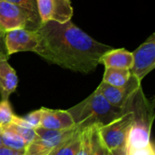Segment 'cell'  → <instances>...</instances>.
I'll use <instances>...</instances> for the list:
<instances>
[{"instance_id": "1", "label": "cell", "mask_w": 155, "mask_h": 155, "mask_svg": "<svg viewBox=\"0 0 155 155\" xmlns=\"http://www.w3.org/2000/svg\"><path fill=\"white\" fill-rule=\"evenodd\" d=\"M37 31L40 43L35 54L50 64L77 73H93L101 56L113 49L94 40L71 20L64 24L47 21Z\"/></svg>"}, {"instance_id": "2", "label": "cell", "mask_w": 155, "mask_h": 155, "mask_svg": "<svg viewBox=\"0 0 155 155\" xmlns=\"http://www.w3.org/2000/svg\"><path fill=\"white\" fill-rule=\"evenodd\" d=\"M75 125L81 130L106 125L126 112V108H120L111 104L97 90L81 103L68 109Z\"/></svg>"}, {"instance_id": "3", "label": "cell", "mask_w": 155, "mask_h": 155, "mask_svg": "<svg viewBox=\"0 0 155 155\" xmlns=\"http://www.w3.org/2000/svg\"><path fill=\"white\" fill-rule=\"evenodd\" d=\"M134 114V120L126 141V148H141L151 143L153 119V106L140 86L125 104Z\"/></svg>"}, {"instance_id": "4", "label": "cell", "mask_w": 155, "mask_h": 155, "mask_svg": "<svg viewBox=\"0 0 155 155\" xmlns=\"http://www.w3.org/2000/svg\"><path fill=\"white\" fill-rule=\"evenodd\" d=\"M78 127L65 130H48L38 127L35 129V138L26 146L25 155H49L58 145L71 137Z\"/></svg>"}, {"instance_id": "5", "label": "cell", "mask_w": 155, "mask_h": 155, "mask_svg": "<svg viewBox=\"0 0 155 155\" xmlns=\"http://www.w3.org/2000/svg\"><path fill=\"white\" fill-rule=\"evenodd\" d=\"M126 112L110 124L98 129L99 135L109 151L126 145L129 131L133 124L134 114L125 105Z\"/></svg>"}, {"instance_id": "6", "label": "cell", "mask_w": 155, "mask_h": 155, "mask_svg": "<svg viewBox=\"0 0 155 155\" xmlns=\"http://www.w3.org/2000/svg\"><path fill=\"white\" fill-rule=\"evenodd\" d=\"M20 28L38 29L31 17L22 8L9 2L0 0V29L7 32Z\"/></svg>"}, {"instance_id": "7", "label": "cell", "mask_w": 155, "mask_h": 155, "mask_svg": "<svg viewBox=\"0 0 155 155\" xmlns=\"http://www.w3.org/2000/svg\"><path fill=\"white\" fill-rule=\"evenodd\" d=\"M5 42L9 55L19 52L35 53L39 46L40 35L37 30L14 29L5 32Z\"/></svg>"}, {"instance_id": "8", "label": "cell", "mask_w": 155, "mask_h": 155, "mask_svg": "<svg viewBox=\"0 0 155 155\" xmlns=\"http://www.w3.org/2000/svg\"><path fill=\"white\" fill-rule=\"evenodd\" d=\"M132 54L134 64L130 70L131 74L142 82L155 67V34H152Z\"/></svg>"}, {"instance_id": "9", "label": "cell", "mask_w": 155, "mask_h": 155, "mask_svg": "<svg viewBox=\"0 0 155 155\" xmlns=\"http://www.w3.org/2000/svg\"><path fill=\"white\" fill-rule=\"evenodd\" d=\"M41 22L64 24L71 20L74 10L70 0H36Z\"/></svg>"}, {"instance_id": "10", "label": "cell", "mask_w": 155, "mask_h": 155, "mask_svg": "<svg viewBox=\"0 0 155 155\" xmlns=\"http://www.w3.org/2000/svg\"><path fill=\"white\" fill-rule=\"evenodd\" d=\"M141 83V81L132 74L126 84L123 86H113L102 82L96 89L111 104L116 107L124 108L130 97L140 86H142Z\"/></svg>"}, {"instance_id": "11", "label": "cell", "mask_w": 155, "mask_h": 155, "mask_svg": "<svg viewBox=\"0 0 155 155\" xmlns=\"http://www.w3.org/2000/svg\"><path fill=\"white\" fill-rule=\"evenodd\" d=\"M40 126L48 130H65L75 126V124L67 111L53 110L42 107Z\"/></svg>"}, {"instance_id": "12", "label": "cell", "mask_w": 155, "mask_h": 155, "mask_svg": "<svg viewBox=\"0 0 155 155\" xmlns=\"http://www.w3.org/2000/svg\"><path fill=\"white\" fill-rule=\"evenodd\" d=\"M133 64V54L124 48H113L104 53L99 60V64H104V67H114L128 70H131Z\"/></svg>"}, {"instance_id": "13", "label": "cell", "mask_w": 155, "mask_h": 155, "mask_svg": "<svg viewBox=\"0 0 155 155\" xmlns=\"http://www.w3.org/2000/svg\"><path fill=\"white\" fill-rule=\"evenodd\" d=\"M18 85V77L15 69L7 60L0 61V97L1 100H8Z\"/></svg>"}, {"instance_id": "14", "label": "cell", "mask_w": 155, "mask_h": 155, "mask_svg": "<svg viewBox=\"0 0 155 155\" xmlns=\"http://www.w3.org/2000/svg\"><path fill=\"white\" fill-rule=\"evenodd\" d=\"M131 75V71L128 69L104 67V73L102 82L113 86H123L126 84Z\"/></svg>"}, {"instance_id": "15", "label": "cell", "mask_w": 155, "mask_h": 155, "mask_svg": "<svg viewBox=\"0 0 155 155\" xmlns=\"http://www.w3.org/2000/svg\"><path fill=\"white\" fill-rule=\"evenodd\" d=\"M82 130L78 127L77 131L67 140L58 145L49 155H77L81 146Z\"/></svg>"}, {"instance_id": "16", "label": "cell", "mask_w": 155, "mask_h": 155, "mask_svg": "<svg viewBox=\"0 0 155 155\" xmlns=\"http://www.w3.org/2000/svg\"><path fill=\"white\" fill-rule=\"evenodd\" d=\"M0 140L2 145L16 151H25L27 146L20 136L5 128L0 129Z\"/></svg>"}, {"instance_id": "17", "label": "cell", "mask_w": 155, "mask_h": 155, "mask_svg": "<svg viewBox=\"0 0 155 155\" xmlns=\"http://www.w3.org/2000/svg\"><path fill=\"white\" fill-rule=\"evenodd\" d=\"M17 5L18 7L22 8L32 19L35 25L39 28L41 25V18L37 10V3L36 0H4Z\"/></svg>"}, {"instance_id": "18", "label": "cell", "mask_w": 155, "mask_h": 155, "mask_svg": "<svg viewBox=\"0 0 155 155\" xmlns=\"http://www.w3.org/2000/svg\"><path fill=\"white\" fill-rule=\"evenodd\" d=\"M90 129V143H91V155H109V150L103 143L98 129L93 126Z\"/></svg>"}, {"instance_id": "19", "label": "cell", "mask_w": 155, "mask_h": 155, "mask_svg": "<svg viewBox=\"0 0 155 155\" xmlns=\"http://www.w3.org/2000/svg\"><path fill=\"white\" fill-rule=\"evenodd\" d=\"M5 129H7L13 133H15V134H17L18 136H20L28 145L36 136L35 129H30V128H25V127H22L14 124H9L8 125L3 127Z\"/></svg>"}, {"instance_id": "20", "label": "cell", "mask_w": 155, "mask_h": 155, "mask_svg": "<svg viewBox=\"0 0 155 155\" xmlns=\"http://www.w3.org/2000/svg\"><path fill=\"white\" fill-rule=\"evenodd\" d=\"M14 112L8 100L0 101V129L12 123Z\"/></svg>"}, {"instance_id": "21", "label": "cell", "mask_w": 155, "mask_h": 155, "mask_svg": "<svg viewBox=\"0 0 155 155\" xmlns=\"http://www.w3.org/2000/svg\"><path fill=\"white\" fill-rule=\"evenodd\" d=\"M29 125L32 126L33 129H36L40 126V122H41V109L33 111L26 115L22 117Z\"/></svg>"}, {"instance_id": "22", "label": "cell", "mask_w": 155, "mask_h": 155, "mask_svg": "<svg viewBox=\"0 0 155 155\" xmlns=\"http://www.w3.org/2000/svg\"><path fill=\"white\" fill-rule=\"evenodd\" d=\"M127 155H155L154 147H153V143L151 141V143L141 148H132V149H127Z\"/></svg>"}, {"instance_id": "23", "label": "cell", "mask_w": 155, "mask_h": 155, "mask_svg": "<svg viewBox=\"0 0 155 155\" xmlns=\"http://www.w3.org/2000/svg\"><path fill=\"white\" fill-rule=\"evenodd\" d=\"M5 32L0 29V61L8 60V57L10 56L6 50L5 42Z\"/></svg>"}, {"instance_id": "24", "label": "cell", "mask_w": 155, "mask_h": 155, "mask_svg": "<svg viewBox=\"0 0 155 155\" xmlns=\"http://www.w3.org/2000/svg\"><path fill=\"white\" fill-rule=\"evenodd\" d=\"M0 155H25V151H16L5 147L4 145H0Z\"/></svg>"}, {"instance_id": "25", "label": "cell", "mask_w": 155, "mask_h": 155, "mask_svg": "<svg viewBox=\"0 0 155 155\" xmlns=\"http://www.w3.org/2000/svg\"><path fill=\"white\" fill-rule=\"evenodd\" d=\"M109 155H127V151H126V145L112 150L109 152Z\"/></svg>"}, {"instance_id": "26", "label": "cell", "mask_w": 155, "mask_h": 155, "mask_svg": "<svg viewBox=\"0 0 155 155\" xmlns=\"http://www.w3.org/2000/svg\"><path fill=\"white\" fill-rule=\"evenodd\" d=\"M0 145H1V140H0Z\"/></svg>"}]
</instances>
